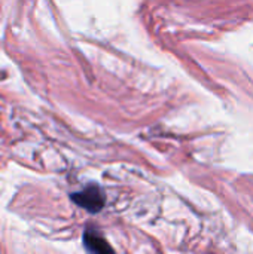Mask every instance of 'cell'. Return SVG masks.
<instances>
[{
    "mask_svg": "<svg viewBox=\"0 0 253 254\" xmlns=\"http://www.w3.org/2000/svg\"><path fill=\"white\" fill-rule=\"evenodd\" d=\"M72 199L79 207L88 210L89 213H97V211H100L104 207L106 196H104V193H103V190H101L100 186L89 185L84 190H81L78 193H73L72 195Z\"/></svg>",
    "mask_w": 253,
    "mask_h": 254,
    "instance_id": "6da1fadb",
    "label": "cell"
},
{
    "mask_svg": "<svg viewBox=\"0 0 253 254\" xmlns=\"http://www.w3.org/2000/svg\"><path fill=\"white\" fill-rule=\"evenodd\" d=\"M84 244L92 254H115L109 243L95 231L88 229L84 234Z\"/></svg>",
    "mask_w": 253,
    "mask_h": 254,
    "instance_id": "7a4b0ae2",
    "label": "cell"
}]
</instances>
